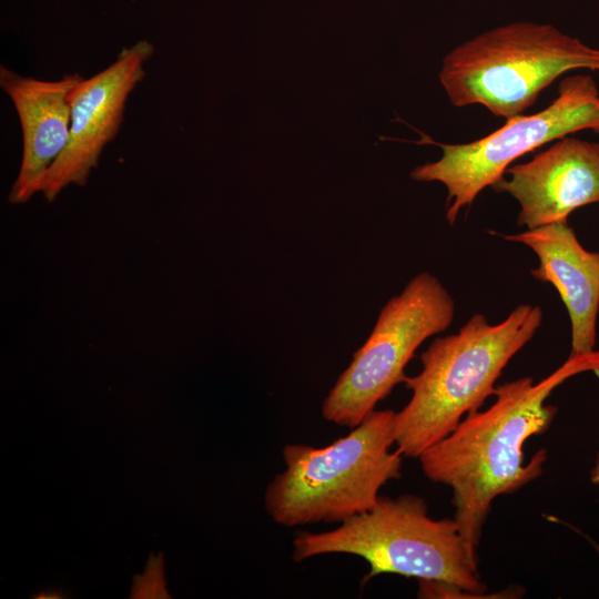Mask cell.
Instances as JSON below:
<instances>
[{"mask_svg":"<svg viewBox=\"0 0 599 599\" xmlns=\"http://www.w3.org/2000/svg\"><path fill=\"white\" fill-rule=\"evenodd\" d=\"M583 372L599 374V352L570 354L539 383L522 377L499 385L491 406L466 415L449 435L418 457L430 481L451 489L453 518L475 552L493 501L542 474L546 450H538L525 464L524 445L547 432L557 414V407L546 399L566 379Z\"/></svg>","mask_w":599,"mask_h":599,"instance_id":"cell-1","label":"cell"},{"mask_svg":"<svg viewBox=\"0 0 599 599\" xmlns=\"http://www.w3.org/2000/svg\"><path fill=\"white\" fill-rule=\"evenodd\" d=\"M541 322L539 306L521 304L498 324L475 314L456 334L436 337L420 355L419 374L403 382L412 397L395 412V444L402 455L418 458L494 396L502 369Z\"/></svg>","mask_w":599,"mask_h":599,"instance_id":"cell-2","label":"cell"},{"mask_svg":"<svg viewBox=\"0 0 599 599\" xmlns=\"http://www.w3.org/2000/svg\"><path fill=\"white\" fill-rule=\"evenodd\" d=\"M328 554H347L367 561L370 569L363 583L383 573H395L446 581L480 598L524 596L518 587L486 593L478 572V554L466 542L455 519H433L426 501L415 495L379 496L372 509L337 528L298 531L293 539L295 562Z\"/></svg>","mask_w":599,"mask_h":599,"instance_id":"cell-3","label":"cell"},{"mask_svg":"<svg viewBox=\"0 0 599 599\" xmlns=\"http://www.w3.org/2000/svg\"><path fill=\"white\" fill-rule=\"evenodd\" d=\"M395 444V412L374 409L325 447L287 444L285 469L268 484L264 505L284 527L344 522L372 509L380 488L402 476Z\"/></svg>","mask_w":599,"mask_h":599,"instance_id":"cell-4","label":"cell"},{"mask_svg":"<svg viewBox=\"0 0 599 599\" xmlns=\"http://www.w3.org/2000/svg\"><path fill=\"white\" fill-rule=\"evenodd\" d=\"M575 69L599 71V49L552 24L518 21L453 49L443 60L439 80L453 105L481 104L508 120Z\"/></svg>","mask_w":599,"mask_h":599,"instance_id":"cell-5","label":"cell"},{"mask_svg":"<svg viewBox=\"0 0 599 599\" xmlns=\"http://www.w3.org/2000/svg\"><path fill=\"white\" fill-rule=\"evenodd\" d=\"M454 315L455 302L436 276L423 272L413 277L383 306L372 333L328 392L324 419L351 428L361 424L404 382L416 349L447 329Z\"/></svg>","mask_w":599,"mask_h":599,"instance_id":"cell-6","label":"cell"},{"mask_svg":"<svg viewBox=\"0 0 599 599\" xmlns=\"http://www.w3.org/2000/svg\"><path fill=\"white\" fill-rule=\"evenodd\" d=\"M581 130L599 133V90L589 75L566 77L558 97L544 110L516 115L490 134L469 143L443 144L423 134L417 143L439 146V160L416 166L415 181L440 182L447 189L446 217L454 224L460 210L504 177L509 165L521 155Z\"/></svg>","mask_w":599,"mask_h":599,"instance_id":"cell-7","label":"cell"},{"mask_svg":"<svg viewBox=\"0 0 599 599\" xmlns=\"http://www.w3.org/2000/svg\"><path fill=\"white\" fill-rule=\"evenodd\" d=\"M154 45L139 40L99 73L82 79L70 92L71 126L65 150L41 179L38 193L52 202L70 185L87 184L104 148L123 122L129 95L145 77Z\"/></svg>","mask_w":599,"mask_h":599,"instance_id":"cell-8","label":"cell"},{"mask_svg":"<svg viewBox=\"0 0 599 599\" xmlns=\"http://www.w3.org/2000/svg\"><path fill=\"white\" fill-rule=\"evenodd\" d=\"M491 187L520 205L518 225L567 222L576 209L599 203V143L564 136L530 161L509 166Z\"/></svg>","mask_w":599,"mask_h":599,"instance_id":"cell-9","label":"cell"},{"mask_svg":"<svg viewBox=\"0 0 599 599\" xmlns=\"http://www.w3.org/2000/svg\"><path fill=\"white\" fill-rule=\"evenodd\" d=\"M82 79L72 73L45 81L0 67V87L12 101L22 131V159L9 194L11 203L35 195L41 179L65 150L71 126L69 95Z\"/></svg>","mask_w":599,"mask_h":599,"instance_id":"cell-10","label":"cell"},{"mask_svg":"<svg viewBox=\"0 0 599 599\" xmlns=\"http://www.w3.org/2000/svg\"><path fill=\"white\" fill-rule=\"evenodd\" d=\"M504 237L530 247L539 260L531 275L540 282L551 283L559 293L571 322V354L595 351L599 253L587 251L567 222L527 229Z\"/></svg>","mask_w":599,"mask_h":599,"instance_id":"cell-11","label":"cell"},{"mask_svg":"<svg viewBox=\"0 0 599 599\" xmlns=\"http://www.w3.org/2000/svg\"><path fill=\"white\" fill-rule=\"evenodd\" d=\"M131 598H169L163 579L162 554H152L142 576L134 577Z\"/></svg>","mask_w":599,"mask_h":599,"instance_id":"cell-12","label":"cell"},{"mask_svg":"<svg viewBox=\"0 0 599 599\" xmlns=\"http://www.w3.org/2000/svg\"><path fill=\"white\" fill-rule=\"evenodd\" d=\"M590 479L593 484H599V454L591 470Z\"/></svg>","mask_w":599,"mask_h":599,"instance_id":"cell-13","label":"cell"}]
</instances>
